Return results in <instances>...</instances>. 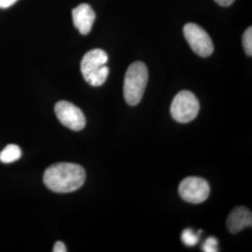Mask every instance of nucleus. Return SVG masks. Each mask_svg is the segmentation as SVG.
<instances>
[{
    "label": "nucleus",
    "instance_id": "1",
    "mask_svg": "<svg viewBox=\"0 0 252 252\" xmlns=\"http://www.w3.org/2000/svg\"><path fill=\"white\" fill-rule=\"evenodd\" d=\"M86 178L83 167L71 162H60L46 169L43 181L46 186L58 193L72 192L80 189Z\"/></svg>",
    "mask_w": 252,
    "mask_h": 252
},
{
    "label": "nucleus",
    "instance_id": "2",
    "mask_svg": "<svg viewBox=\"0 0 252 252\" xmlns=\"http://www.w3.org/2000/svg\"><path fill=\"white\" fill-rule=\"evenodd\" d=\"M108 56L101 49H94L85 54L81 60V69L84 80L92 86L97 87L108 79L109 69L107 66Z\"/></svg>",
    "mask_w": 252,
    "mask_h": 252
},
{
    "label": "nucleus",
    "instance_id": "3",
    "mask_svg": "<svg viewBox=\"0 0 252 252\" xmlns=\"http://www.w3.org/2000/svg\"><path fill=\"white\" fill-rule=\"evenodd\" d=\"M148 79L149 72L144 63L135 62L128 67L124 83V95L128 105L136 106L139 104L143 97Z\"/></svg>",
    "mask_w": 252,
    "mask_h": 252
},
{
    "label": "nucleus",
    "instance_id": "4",
    "mask_svg": "<svg viewBox=\"0 0 252 252\" xmlns=\"http://www.w3.org/2000/svg\"><path fill=\"white\" fill-rule=\"evenodd\" d=\"M200 104L196 96L189 91H181L172 101L171 115L181 124H187L198 115Z\"/></svg>",
    "mask_w": 252,
    "mask_h": 252
},
{
    "label": "nucleus",
    "instance_id": "5",
    "mask_svg": "<svg viewBox=\"0 0 252 252\" xmlns=\"http://www.w3.org/2000/svg\"><path fill=\"white\" fill-rule=\"evenodd\" d=\"M183 33L192 51L199 56L208 57L213 54L214 46L211 37L198 25L187 24L183 28Z\"/></svg>",
    "mask_w": 252,
    "mask_h": 252
},
{
    "label": "nucleus",
    "instance_id": "6",
    "mask_svg": "<svg viewBox=\"0 0 252 252\" xmlns=\"http://www.w3.org/2000/svg\"><path fill=\"white\" fill-rule=\"evenodd\" d=\"M179 192L181 198L191 204H200L209 196L210 187L207 180L189 177L180 182Z\"/></svg>",
    "mask_w": 252,
    "mask_h": 252
},
{
    "label": "nucleus",
    "instance_id": "7",
    "mask_svg": "<svg viewBox=\"0 0 252 252\" xmlns=\"http://www.w3.org/2000/svg\"><path fill=\"white\" fill-rule=\"evenodd\" d=\"M54 111L60 123L73 131H81L86 126L83 112L70 102H58L54 107Z\"/></svg>",
    "mask_w": 252,
    "mask_h": 252
},
{
    "label": "nucleus",
    "instance_id": "8",
    "mask_svg": "<svg viewBox=\"0 0 252 252\" xmlns=\"http://www.w3.org/2000/svg\"><path fill=\"white\" fill-rule=\"evenodd\" d=\"M95 12L88 4H81L72 10L74 26L81 35H88L95 21Z\"/></svg>",
    "mask_w": 252,
    "mask_h": 252
},
{
    "label": "nucleus",
    "instance_id": "9",
    "mask_svg": "<svg viewBox=\"0 0 252 252\" xmlns=\"http://www.w3.org/2000/svg\"><path fill=\"white\" fill-rule=\"evenodd\" d=\"M252 211L244 207H235L227 219V227L232 234H237L247 227H252Z\"/></svg>",
    "mask_w": 252,
    "mask_h": 252
},
{
    "label": "nucleus",
    "instance_id": "10",
    "mask_svg": "<svg viewBox=\"0 0 252 252\" xmlns=\"http://www.w3.org/2000/svg\"><path fill=\"white\" fill-rule=\"evenodd\" d=\"M22 157V151L17 145L9 144L0 152V162L3 163H11L18 161Z\"/></svg>",
    "mask_w": 252,
    "mask_h": 252
},
{
    "label": "nucleus",
    "instance_id": "11",
    "mask_svg": "<svg viewBox=\"0 0 252 252\" xmlns=\"http://www.w3.org/2000/svg\"><path fill=\"white\" fill-rule=\"evenodd\" d=\"M201 233L202 231L195 233L191 229H185L181 234V241L188 247H193L198 243L199 236L201 235Z\"/></svg>",
    "mask_w": 252,
    "mask_h": 252
},
{
    "label": "nucleus",
    "instance_id": "12",
    "mask_svg": "<svg viewBox=\"0 0 252 252\" xmlns=\"http://www.w3.org/2000/svg\"><path fill=\"white\" fill-rule=\"evenodd\" d=\"M243 46L246 54L249 56L252 55V28L249 27L243 35Z\"/></svg>",
    "mask_w": 252,
    "mask_h": 252
},
{
    "label": "nucleus",
    "instance_id": "13",
    "mask_svg": "<svg viewBox=\"0 0 252 252\" xmlns=\"http://www.w3.org/2000/svg\"><path fill=\"white\" fill-rule=\"evenodd\" d=\"M203 252H219V242L215 237H208L205 243L203 244Z\"/></svg>",
    "mask_w": 252,
    "mask_h": 252
},
{
    "label": "nucleus",
    "instance_id": "14",
    "mask_svg": "<svg viewBox=\"0 0 252 252\" xmlns=\"http://www.w3.org/2000/svg\"><path fill=\"white\" fill-rule=\"evenodd\" d=\"M54 252H66V247L65 245L62 242V241H57L56 243L54 244V249H53Z\"/></svg>",
    "mask_w": 252,
    "mask_h": 252
},
{
    "label": "nucleus",
    "instance_id": "15",
    "mask_svg": "<svg viewBox=\"0 0 252 252\" xmlns=\"http://www.w3.org/2000/svg\"><path fill=\"white\" fill-rule=\"evenodd\" d=\"M18 0H0V8L1 9H7L13 4H15Z\"/></svg>",
    "mask_w": 252,
    "mask_h": 252
},
{
    "label": "nucleus",
    "instance_id": "16",
    "mask_svg": "<svg viewBox=\"0 0 252 252\" xmlns=\"http://www.w3.org/2000/svg\"><path fill=\"white\" fill-rule=\"evenodd\" d=\"M215 1L220 6L228 7V6H231L235 0H215Z\"/></svg>",
    "mask_w": 252,
    "mask_h": 252
}]
</instances>
